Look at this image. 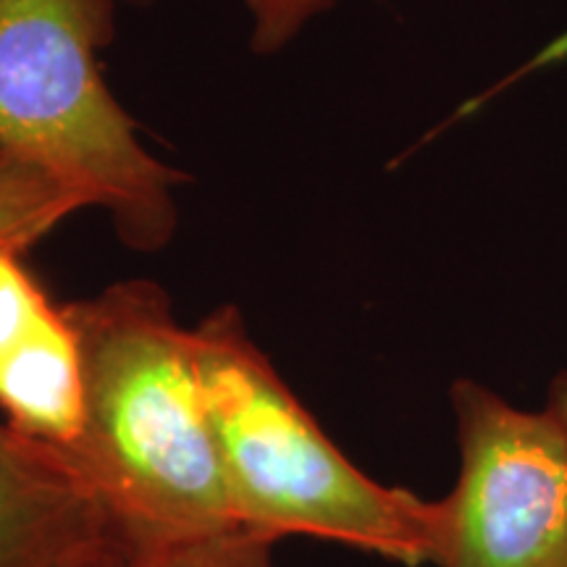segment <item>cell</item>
<instances>
[{"label": "cell", "instance_id": "52a82bcc", "mask_svg": "<svg viewBox=\"0 0 567 567\" xmlns=\"http://www.w3.org/2000/svg\"><path fill=\"white\" fill-rule=\"evenodd\" d=\"M84 208L87 200L40 163L0 151V252L30 250Z\"/></svg>", "mask_w": 567, "mask_h": 567}, {"label": "cell", "instance_id": "5b68a950", "mask_svg": "<svg viewBox=\"0 0 567 567\" xmlns=\"http://www.w3.org/2000/svg\"><path fill=\"white\" fill-rule=\"evenodd\" d=\"M82 350L66 305L0 252V413L19 434L71 457L82 431Z\"/></svg>", "mask_w": 567, "mask_h": 567}, {"label": "cell", "instance_id": "277c9868", "mask_svg": "<svg viewBox=\"0 0 567 567\" xmlns=\"http://www.w3.org/2000/svg\"><path fill=\"white\" fill-rule=\"evenodd\" d=\"M460 473L436 567H567V434L471 379L450 389Z\"/></svg>", "mask_w": 567, "mask_h": 567}, {"label": "cell", "instance_id": "30bf717a", "mask_svg": "<svg viewBox=\"0 0 567 567\" xmlns=\"http://www.w3.org/2000/svg\"><path fill=\"white\" fill-rule=\"evenodd\" d=\"M547 410L557 417L559 425H563L567 434V371H563L555 381H551Z\"/></svg>", "mask_w": 567, "mask_h": 567}, {"label": "cell", "instance_id": "8992f818", "mask_svg": "<svg viewBox=\"0 0 567 567\" xmlns=\"http://www.w3.org/2000/svg\"><path fill=\"white\" fill-rule=\"evenodd\" d=\"M130 555L74 460L0 417V567H76Z\"/></svg>", "mask_w": 567, "mask_h": 567}, {"label": "cell", "instance_id": "3957f363", "mask_svg": "<svg viewBox=\"0 0 567 567\" xmlns=\"http://www.w3.org/2000/svg\"><path fill=\"white\" fill-rule=\"evenodd\" d=\"M116 0H0V151L24 155L111 216L134 252L172 243L184 174L147 153L97 53Z\"/></svg>", "mask_w": 567, "mask_h": 567}, {"label": "cell", "instance_id": "8fae6325", "mask_svg": "<svg viewBox=\"0 0 567 567\" xmlns=\"http://www.w3.org/2000/svg\"><path fill=\"white\" fill-rule=\"evenodd\" d=\"M76 567H134V559L130 555H111V557L92 559V563H84Z\"/></svg>", "mask_w": 567, "mask_h": 567}, {"label": "cell", "instance_id": "7c38bea8", "mask_svg": "<svg viewBox=\"0 0 567 567\" xmlns=\"http://www.w3.org/2000/svg\"><path fill=\"white\" fill-rule=\"evenodd\" d=\"M126 3H134V6H145V3H153V0H126Z\"/></svg>", "mask_w": 567, "mask_h": 567}, {"label": "cell", "instance_id": "9c48e42d", "mask_svg": "<svg viewBox=\"0 0 567 567\" xmlns=\"http://www.w3.org/2000/svg\"><path fill=\"white\" fill-rule=\"evenodd\" d=\"M252 19V48L258 53H276L289 45L305 24L329 11L334 0H243Z\"/></svg>", "mask_w": 567, "mask_h": 567}, {"label": "cell", "instance_id": "6da1fadb", "mask_svg": "<svg viewBox=\"0 0 567 567\" xmlns=\"http://www.w3.org/2000/svg\"><path fill=\"white\" fill-rule=\"evenodd\" d=\"M82 350V431L71 460L134 563L239 528L218 463L193 329L161 284L126 279L66 305Z\"/></svg>", "mask_w": 567, "mask_h": 567}, {"label": "cell", "instance_id": "7a4b0ae2", "mask_svg": "<svg viewBox=\"0 0 567 567\" xmlns=\"http://www.w3.org/2000/svg\"><path fill=\"white\" fill-rule=\"evenodd\" d=\"M234 520L274 542L313 536L405 567L436 565L446 502L365 476L318 425L231 305L193 326Z\"/></svg>", "mask_w": 567, "mask_h": 567}, {"label": "cell", "instance_id": "ba28073f", "mask_svg": "<svg viewBox=\"0 0 567 567\" xmlns=\"http://www.w3.org/2000/svg\"><path fill=\"white\" fill-rule=\"evenodd\" d=\"M276 544L274 538L239 526L155 551L134 567H276Z\"/></svg>", "mask_w": 567, "mask_h": 567}]
</instances>
